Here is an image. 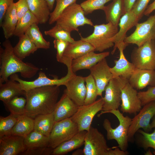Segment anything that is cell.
I'll use <instances>...</instances> for the list:
<instances>
[{
  "mask_svg": "<svg viewBox=\"0 0 155 155\" xmlns=\"http://www.w3.org/2000/svg\"><path fill=\"white\" fill-rule=\"evenodd\" d=\"M24 138L11 135L0 138V155H17L26 150Z\"/></svg>",
  "mask_w": 155,
  "mask_h": 155,
  "instance_id": "obj_20",
  "label": "cell"
},
{
  "mask_svg": "<svg viewBox=\"0 0 155 155\" xmlns=\"http://www.w3.org/2000/svg\"><path fill=\"white\" fill-rule=\"evenodd\" d=\"M139 112L132 119L128 131L129 141L133 138L136 133L140 128L147 132L152 130L150 122L155 115V101L145 104Z\"/></svg>",
  "mask_w": 155,
  "mask_h": 155,
  "instance_id": "obj_13",
  "label": "cell"
},
{
  "mask_svg": "<svg viewBox=\"0 0 155 155\" xmlns=\"http://www.w3.org/2000/svg\"><path fill=\"white\" fill-rule=\"evenodd\" d=\"M131 58L136 68L155 70V40H149L141 46L135 47Z\"/></svg>",
  "mask_w": 155,
  "mask_h": 155,
  "instance_id": "obj_7",
  "label": "cell"
},
{
  "mask_svg": "<svg viewBox=\"0 0 155 155\" xmlns=\"http://www.w3.org/2000/svg\"><path fill=\"white\" fill-rule=\"evenodd\" d=\"M151 0H137L133 5L131 10L134 14L141 19Z\"/></svg>",
  "mask_w": 155,
  "mask_h": 155,
  "instance_id": "obj_43",
  "label": "cell"
},
{
  "mask_svg": "<svg viewBox=\"0 0 155 155\" xmlns=\"http://www.w3.org/2000/svg\"><path fill=\"white\" fill-rule=\"evenodd\" d=\"M131 86L137 90L148 86H155V71L135 68L128 80Z\"/></svg>",
  "mask_w": 155,
  "mask_h": 155,
  "instance_id": "obj_23",
  "label": "cell"
},
{
  "mask_svg": "<svg viewBox=\"0 0 155 155\" xmlns=\"http://www.w3.org/2000/svg\"><path fill=\"white\" fill-rule=\"evenodd\" d=\"M34 24H38L39 23L36 18L29 10L18 20L14 35L19 37L24 34Z\"/></svg>",
  "mask_w": 155,
  "mask_h": 155,
  "instance_id": "obj_34",
  "label": "cell"
},
{
  "mask_svg": "<svg viewBox=\"0 0 155 155\" xmlns=\"http://www.w3.org/2000/svg\"><path fill=\"white\" fill-rule=\"evenodd\" d=\"M34 130L49 137L55 122L53 112L38 115L34 118Z\"/></svg>",
  "mask_w": 155,
  "mask_h": 155,
  "instance_id": "obj_30",
  "label": "cell"
},
{
  "mask_svg": "<svg viewBox=\"0 0 155 155\" xmlns=\"http://www.w3.org/2000/svg\"><path fill=\"white\" fill-rule=\"evenodd\" d=\"M47 2L50 11L52 10L56 0H46Z\"/></svg>",
  "mask_w": 155,
  "mask_h": 155,
  "instance_id": "obj_50",
  "label": "cell"
},
{
  "mask_svg": "<svg viewBox=\"0 0 155 155\" xmlns=\"http://www.w3.org/2000/svg\"><path fill=\"white\" fill-rule=\"evenodd\" d=\"M69 43L66 41L58 39H55L53 40L54 47L57 50L56 58L58 62H60Z\"/></svg>",
  "mask_w": 155,
  "mask_h": 155,
  "instance_id": "obj_44",
  "label": "cell"
},
{
  "mask_svg": "<svg viewBox=\"0 0 155 155\" xmlns=\"http://www.w3.org/2000/svg\"><path fill=\"white\" fill-rule=\"evenodd\" d=\"M128 45L124 42L117 46L119 58L114 61L115 65L110 69L113 78L121 77L128 80L136 68L132 62L127 60L124 53V50Z\"/></svg>",
  "mask_w": 155,
  "mask_h": 155,
  "instance_id": "obj_18",
  "label": "cell"
},
{
  "mask_svg": "<svg viewBox=\"0 0 155 155\" xmlns=\"http://www.w3.org/2000/svg\"><path fill=\"white\" fill-rule=\"evenodd\" d=\"M18 116L10 113L6 117H0V138L11 134L12 129L16 124Z\"/></svg>",
  "mask_w": 155,
  "mask_h": 155,
  "instance_id": "obj_37",
  "label": "cell"
},
{
  "mask_svg": "<svg viewBox=\"0 0 155 155\" xmlns=\"http://www.w3.org/2000/svg\"><path fill=\"white\" fill-rule=\"evenodd\" d=\"M142 106L153 101H155V86H150L146 91L138 92Z\"/></svg>",
  "mask_w": 155,
  "mask_h": 155,
  "instance_id": "obj_42",
  "label": "cell"
},
{
  "mask_svg": "<svg viewBox=\"0 0 155 155\" xmlns=\"http://www.w3.org/2000/svg\"><path fill=\"white\" fill-rule=\"evenodd\" d=\"M79 131L77 125L71 118L55 122L49 137L48 147L55 148Z\"/></svg>",
  "mask_w": 155,
  "mask_h": 155,
  "instance_id": "obj_9",
  "label": "cell"
},
{
  "mask_svg": "<svg viewBox=\"0 0 155 155\" xmlns=\"http://www.w3.org/2000/svg\"><path fill=\"white\" fill-rule=\"evenodd\" d=\"M79 107L64 91L53 111L55 122L71 118L76 112Z\"/></svg>",
  "mask_w": 155,
  "mask_h": 155,
  "instance_id": "obj_21",
  "label": "cell"
},
{
  "mask_svg": "<svg viewBox=\"0 0 155 155\" xmlns=\"http://www.w3.org/2000/svg\"><path fill=\"white\" fill-rule=\"evenodd\" d=\"M111 0H86L82 3L80 5L85 15H87L96 10H102L104 5Z\"/></svg>",
  "mask_w": 155,
  "mask_h": 155,
  "instance_id": "obj_41",
  "label": "cell"
},
{
  "mask_svg": "<svg viewBox=\"0 0 155 155\" xmlns=\"http://www.w3.org/2000/svg\"><path fill=\"white\" fill-rule=\"evenodd\" d=\"M14 0H0V25L9 7L14 2Z\"/></svg>",
  "mask_w": 155,
  "mask_h": 155,
  "instance_id": "obj_47",
  "label": "cell"
},
{
  "mask_svg": "<svg viewBox=\"0 0 155 155\" xmlns=\"http://www.w3.org/2000/svg\"><path fill=\"white\" fill-rule=\"evenodd\" d=\"M155 10V0L151 4L148 6L144 13V15L148 16Z\"/></svg>",
  "mask_w": 155,
  "mask_h": 155,
  "instance_id": "obj_49",
  "label": "cell"
},
{
  "mask_svg": "<svg viewBox=\"0 0 155 155\" xmlns=\"http://www.w3.org/2000/svg\"><path fill=\"white\" fill-rule=\"evenodd\" d=\"M38 49L26 34L19 37L18 43L13 49L14 54L22 60L34 53Z\"/></svg>",
  "mask_w": 155,
  "mask_h": 155,
  "instance_id": "obj_29",
  "label": "cell"
},
{
  "mask_svg": "<svg viewBox=\"0 0 155 155\" xmlns=\"http://www.w3.org/2000/svg\"><path fill=\"white\" fill-rule=\"evenodd\" d=\"M128 81V80L121 77L113 78L110 81L106 87L105 95L103 97V109L98 116L110 111L118 109L121 105V89Z\"/></svg>",
  "mask_w": 155,
  "mask_h": 155,
  "instance_id": "obj_6",
  "label": "cell"
},
{
  "mask_svg": "<svg viewBox=\"0 0 155 155\" xmlns=\"http://www.w3.org/2000/svg\"><path fill=\"white\" fill-rule=\"evenodd\" d=\"M86 131H79L71 138L54 148L52 155H62L78 149L84 144Z\"/></svg>",
  "mask_w": 155,
  "mask_h": 155,
  "instance_id": "obj_24",
  "label": "cell"
},
{
  "mask_svg": "<svg viewBox=\"0 0 155 155\" xmlns=\"http://www.w3.org/2000/svg\"><path fill=\"white\" fill-rule=\"evenodd\" d=\"M110 69L105 58L89 69L97 88L98 96L102 97V92L110 81L113 78Z\"/></svg>",
  "mask_w": 155,
  "mask_h": 155,
  "instance_id": "obj_16",
  "label": "cell"
},
{
  "mask_svg": "<svg viewBox=\"0 0 155 155\" xmlns=\"http://www.w3.org/2000/svg\"><path fill=\"white\" fill-rule=\"evenodd\" d=\"M65 86L64 91L75 104L79 106L84 104L86 93L85 77L75 74Z\"/></svg>",
  "mask_w": 155,
  "mask_h": 155,
  "instance_id": "obj_15",
  "label": "cell"
},
{
  "mask_svg": "<svg viewBox=\"0 0 155 155\" xmlns=\"http://www.w3.org/2000/svg\"><path fill=\"white\" fill-rule=\"evenodd\" d=\"M38 25L36 24L32 25L25 34L28 36L38 49H47L50 48V42L44 38Z\"/></svg>",
  "mask_w": 155,
  "mask_h": 155,
  "instance_id": "obj_33",
  "label": "cell"
},
{
  "mask_svg": "<svg viewBox=\"0 0 155 155\" xmlns=\"http://www.w3.org/2000/svg\"><path fill=\"white\" fill-rule=\"evenodd\" d=\"M137 90L127 82L121 89V111L123 113L136 114L142 108Z\"/></svg>",
  "mask_w": 155,
  "mask_h": 155,
  "instance_id": "obj_14",
  "label": "cell"
},
{
  "mask_svg": "<svg viewBox=\"0 0 155 155\" xmlns=\"http://www.w3.org/2000/svg\"><path fill=\"white\" fill-rule=\"evenodd\" d=\"M85 79L86 93L84 104L87 105L96 100L98 89L94 80L90 74L85 77Z\"/></svg>",
  "mask_w": 155,
  "mask_h": 155,
  "instance_id": "obj_38",
  "label": "cell"
},
{
  "mask_svg": "<svg viewBox=\"0 0 155 155\" xmlns=\"http://www.w3.org/2000/svg\"><path fill=\"white\" fill-rule=\"evenodd\" d=\"M135 26L134 31L126 37L125 43L135 44L139 47L149 40H155V13L146 21L138 23Z\"/></svg>",
  "mask_w": 155,
  "mask_h": 155,
  "instance_id": "obj_12",
  "label": "cell"
},
{
  "mask_svg": "<svg viewBox=\"0 0 155 155\" xmlns=\"http://www.w3.org/2000/svg\"><path fill=\"white\" fill-rule=\"evenodd\" d=\"M26 114L34 118L40 115L51 113L54 110L59 94V86L35 88L25 91Z\"/></svg>",
  "mask_w": 155,
  "mask_h": 155,
  "instance_id": "obj_1",
  "label": "cell"
},
{
  "mask_svg": "<svg viewBox=\"0 0 155 155\" xmlns=\"http://www.w3.org/2000/svg\"><path fill=\"white\" fill-rule=\"evenodd\" d=\"M34 118L26 114L19 115L12 129L11 134L24 138L34 130Z\"/></svg>",
  "mask_w": 155,
  "mask_h": 155,
  "instance_id": "obj_31",
  "label": "cell"
},
{
  "mask_svg": "<svg viewBox=\"0 0 155 155\" xmlns=\"http://www.w3.org/2000/svg\"><path fill=\"white\" fill-rule=\"evenodd\" d=\"M93 26V32L86 37L81 36L80 39L90 44L95 51L100 52L114 46L112 38L119 31L118 26L108 22Z\"/></svg>",
  "mask_w": 155,
  "mask_h": 155,
  "instance_id": "obj_4",
  "label": "cell"
},
{
  "mask_svg": "<svg viewBox=\"0 0 155 155\" xmlns=\"http://www.w3.org/2000/svg\"><path fill=\"white\" fill-rule=\"evenodd\" d=\"M26 98L17 96L5 103L10 113L19 116L26 114Z\"/></svg>",
  "mask_w": 155,
  "mask_h": 155,
  "instance_id": "obj_35",
  "label": "cell"
},
{
  "mask_svg": "<svg viewBox=\"0 0 155 155\" xmlns=\"http://www.w3.org/2000/svg\"><path fill=\"white\" fill-rule=\"evenodd\" d=\"M140 19L131 10L122 16L118 24L119 30L112 38L114 45L111 52L112 54L114 53L119 44L124 42L128 31L134 26H135Z\"/></svg>",
  "mask_w": 155,
  "mask_h": 155,
  "instance_id": "obj_19",
  "label": "cell"
},
{
  "mask_svg": "<svg viewBox=\"0 0 155 155\" xmlns=\"http://www.w3.org/2000/svg\"><path fill=\"white\" fill-rule=\"evenodd\" d=\"M151 128L152 129L155 128V115L152 118V122L150 123Z\"/></svg>",
  "mask_w": 155,
  "mask_h": 155,
  "instance_id": "obj_52",
  "label": "cell"
},
{
  "mask_svg": "<svg viewBox=\"0 0 155 155\" xmlns=\"http://www.w3.org/2000/svg\"><path fill=\"white\" fill-rule=\"evenodd\" d=\"M18 22L15 3H14L7 9L0 25L6 39H9L14 35Z\"/></svg>",
  "mask_w": 155,
  "mask_h": 155,
  "instance_id": "obj_25",
  "label": "cell"
},
{
  "mask_svg": "<svg viewBox=\"0 0 155 155\" xmlns=\"http://www.w3.org/2000/svg\"><path fill=\"white\" fill-rule=\"evenodd\" d=\"M49 141V137L34 130L24 137V140L26 150L36 148L48 147Z\"/></svg>",
  "mask_w": 155,
  "mask_h": 155,
  "instance_id": "obj_32",
  "label": "cell"
},
{
  "mask_svg": "<svg viewBox=\"0 0 155 155\" xmlns=\"http://www.w3.org/2000/svg\"><path fill=\"white\" fill-rule=\"evenodd\" d=\"M84 155L83 150L80 149H78L72 153V155Z\"/></svg>",
  "mask_w": 155,
  "mask_h": 155,
  "instance_id": "obj_51",
  "label": "cell"
},
{
  "mask_svg": "<svg viewBox=\"0 0 155 155\" xmlns=\"http://www.w3.org/2000/svg\"><path fill=\"white\" fill-rule=\"evenodd\" d=\"M56 23L71 32L78 31V27L85 25L93 26L91 20L86 18L80 5L76 3L67 7L56 22Z\"/></svg>",
  "mask_w": 155,
  "mask_h": 155,
  "instance_id": "obj_5",
  "label": "cell"
},
{
  "mask_svg": "<svg viewBox=\"0 0 155 155\" xmlns=\"http://www.w3.org/2000/svg\"><path fill=\"white\" fill-rule=\"evenodd\" d=\"M145 154L147 155H153L150 149H149L148 151L146 152L145 153Z\"/></svg>",
  "mask_w": 155,
  "mask_h": 155,
  "instance_id": "obj_53",
  "label": "cell"
},
{
  "mask_svg": "<svg viewBox=\"0 0 155 155\" xmlns=\"http://www.w3.org/2000/svg\"><path fill=\"white\" fill-rule=\"evenodd\" d=\"M54 149L48 147H38L26 149L22 155H49L52 154Z\"/></svg>",
  "mask_w": 155,
  "mask_h": 155,
  "instance_id": "obj_45",
  "label": "cell"
},
{
  "mask_svg": "<svg viewBox=\"0 0 155 155\" xmlns=\"http://www.w3.org/2000/svg\"><path fill=\"white\" fill-rule=\"evenodd\" d=\"M92 51L94 49L89 43L81 39L69 42L60 63L67 67H71L72 61Z\"/></svg>",
  "mask_w": 155,
  "mask_h": 155,
  "instance_id": "obj_17",
  "label": "cell"
},
{
  "mask_svg": "<svg viewBox=\"0 0 155 155\" xmlns=\"http://www.w3.org/2000/svg\"><path fill=\"white\" fill-rule=\"evenodd\" d=\"M138 131L140 134L138 140L140 146L145 150L151 148L155 150V129L151 133L140 129ZM153 153L155 155V151Z\"/></svg>",
  "mask_w": 155,
  "mask_h": 155,
  "instance_id": "obj_40",
  "label": "cell"
},
{
  "mask_svg": "<svg viewBox=\"0 0 155 155\" xmlns=\"http://www.w3.org/2000/svg\"><path fill=\"white\" fill-rule=\"evenodd\" d=\"M77 0H56V4L54 10L51 13L49 23L51 25L56 22L63 11Z\"/></svg>",
  "mask_w": 155,
  "mask_h": 155,
  "instance_id": "obj_39",
  "label": "cell"
},
{
  "mask_svg": "<svg viewBox=\"0 0 155 155\" xmlns=\"http://www.w3.org/2000/svg\"><path fill=\"white\" fill-rule=\"evenodd\" d=\"M15 4L19 20L29 10V6L27 0H18Z\"/></svg>",
  "mask_w": 155,
  "mask_h": 155,
  "instance_id": "obj_46",
  "label": "cell"
},
{
  "mask_svg": "<svg viewBox=\"0 0 155 155\" xmlns=\"http://www.w3.org/2000/svg\"><path fill=\"white\" fill-rule=\"evenodd\" d=\"M29 11L37 19L39 24H45L49 20L51 13L46 0H27Z\"/></svg>",
  "mask_w": 155,
  "mask_h": 155,
  "instance_id": "obj_27",
  "label": "cell"
},
{
  "mask_svg": "<svg viewBox=\"0 0 155 155\" xmlns=\"http://www.w3.org/2000/svg\"><path fill=\"white\" fill-rule=\"evenodd\" d=\"M136 0H122L123 7L125 13L130 11Z\"/></svg>",
  "mask_w": 155,
  "mask_h": 155,
  "instance_id": "obj_48",
  "label": "cell"
},
{
  "mask_svg": "<svg viewBox=\"0 0 155 155\" xmlns=\"http://www.w3.org/2000/svg\"><path fill=\"white\" fill-rule=\"evenodd\" d=\"M111 113L118 119L119 124L118 126L113 128L109 120L105 119L102 125L106 132V138L108 140H114L117 143L118 147L124 151H127L128 146L129 140L128 131L131 124L132 119L129 116H124L118 109L108 111Z\"/></svg>",
  "mask_w": 155,
  "mask_h": 155,
  "instance_id": "obj_3",
  "label": "cell"
},
{
  "mask_svg": "<svg viewBox=\"0 0 155 155\" xmlns=\"http://www.w3.org/2000/svg\"><path fill=\"white\" fill-rule=\"evenodd\" d=\"M4 83L0 84V100L4 103L13 98L25 94L20 84L10 78Z\"/></svg>",
  "mask_w": 155,
  "mask_h": 155,
  "instance_id": "obj_26",
  "label": "cell"
},
{
  "mask_svg": "<svg viewBox=\"0 0 155 155\" xmlns=\"http://www.w3.org/2000/svg\"><path fill=\"white\" fill-rule=\"evenodd\" d=\"M103 97L87 105L79 106L75 113L71 117L77 125L79 131H88L96 114L103 109Z\"/></svg>",
  "mask_w": 155,
  "mask_h": 155,
  "instance_id": "obj_8",
  "label": "cell"
},
{
  "mask_svg": "<svg viewBox=\"0 0 155 155\" xmlns=\"http://www.w3.org/2000/svg\"><path fill=\"white\" fill-rule=\"evenodd\" d=\"M94 51L90 52L72 61L71 68L75 73L83 69H89L110 55L108 51L96 53Z\"/></svg>",
  "mask_w": 155,
  "mask_h": 155,
  "instance_id": "obj_22",
  "label": "cell"
},
{
  "mask_svg": "<svg viewBox=\"0 0 155 155\" xmlns=\"http://www.w3.org/2000/svg\"><path fill=\"white\" fill-rule=\"evenodd\" d=\"M107 5L104 6L103 10L107 23L118 26L120 19L126 13L123 7L122 0H113Z\"/></svg>",
  "mask_w": 155,
  "mask_h": 155,
  "instance_id": "obj_28",
  "label": "cell"
},
{
  "mask_svg": "<svg viewBox=\"0 0 155 155\" xmlns=\"http://www.w3.org/2000/svg\"><path fill=\"white\" fill-rule=\"evenodd\" d=\"M67 72L65 76L60 79L55 77L51 79L47 77L45 73L40 71L38 73V76L34 80L27 81L21 79L16 73L11 75L10 78L18 81L20 84L22 89L25 91L33 88L43 86L65 85L70 78L75 74L72 71L71 68H67Z\"/></svg>",
  "mask_w": 155,
  "mask_h": 155,
  "instance_id": "obj_10",
  "label": "cell"
},
{
  "mask_svg": "<svg viewBox=\"0 0 155 155\" xmlns=\"http://www.w3.org/2000/svg\"><path fill=\"white\" fill-rule=\"evenodd\" d=\"M44 33L46 35L49 36L55 39L61 40L69 42H72L75 41L71 36L70 32L57 24L50 29L45 31Z\"/></svg>",
  "mask_w": 155,
  "mask_h": 155,
  "instance_id": "obj_36",
  "label": "cell"
},
{
  "mask_svg": "<svg viewBox=\"0 0 155 155\" xmlns=\"http://www.w3.org/2000/svg\"><path fill=\"white\" fill-rule=\"evenodd\" d=\"M83 150L84 155H109V148L104 135L96 128L91 127L87 131Z\"/></svg>",
  "mask_w": 155,
  "mask_h": 155,
  "instance_id": "obj_11",
  "label": "cell"
},
{
  "mask_svg": "<svg viewBox=\"0 0 155 155\" xmlns=\"http://www.w3.org/2000/svg\"><path fill=\"white\" fill-rule=\"evenodd\" d=\"M3 45L4 49L0 47V84L4 83L10 75L17 73L24 78H31L40 70L32 63H25L17 57L9 39H6Z\"/></svg>",
  "mask_w": 155,
  "mask_h": 155,
  "instance_id": "obj_2",
  "label": "cell"
}]
</instances>
